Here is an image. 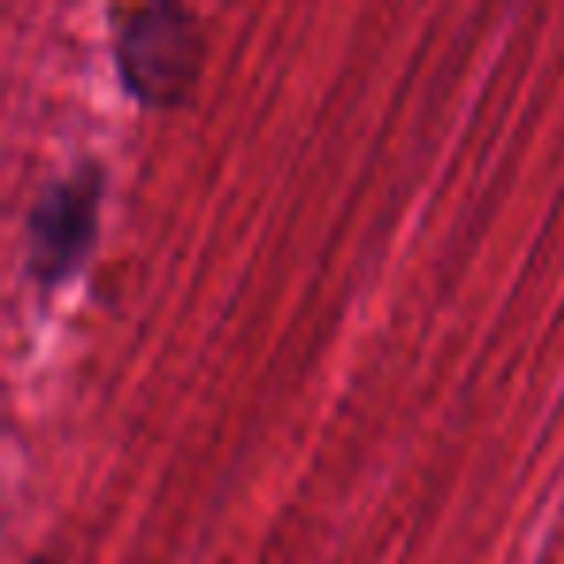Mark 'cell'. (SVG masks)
I'll list each match as a JSON object with an SVG mask.
<instances>
[{"instance_id":"1","label":"cell","mask_w":564,"mask_h":564,"mask_svg":"<svg viewBox=\"0 0 564 564\" xmlns=\"http://www.w3.org/2000/svg\"><path fill=\"white\" fill-rule=\"evenodd\" d=\"M205 66V35L194 12L178 4H148L124 12L117 32V70L143 105L171 109L194 94Z\"/></svg>"},{"instance_id":"2","label":"cell","mask_w":564,"mask_h":564,"mask_svg":"<svg viewBox=\"0 0 564 564\" xmlns=\"http://www.w3.org/2000/svg\"><path fill=\"white\" fill-rule=\"evenodd\" d=\"M97 209H101L97 166H78L40 194L28 213V267L43 286L70 279L82 267L97 240Z\"/></svg>"},{"instance_id":"3","label":"cell","mask_w":564,"mask_h":564,"mask_svg":"<svg viewBox=\"0 0 564 564\" xmlns=\"http://www.w3.org/2000/svg\"><path fill=\"white\" fill-rule=\"evenodd\" d=\"M32 564H55V561H32Z\"/></svg>"}]
</instances>
